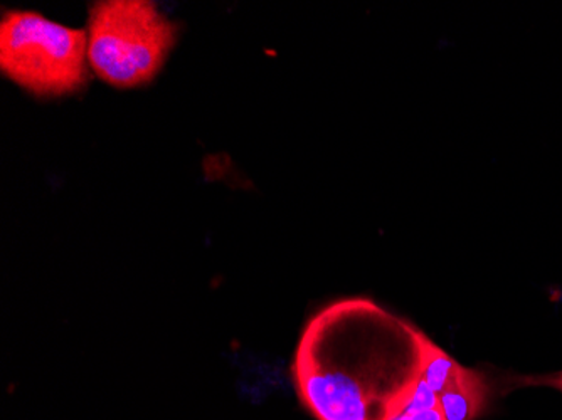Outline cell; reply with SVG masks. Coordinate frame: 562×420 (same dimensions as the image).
<instances>
[{"instance_id": "6da1fadb", "label": "cell", "mask_w": 562, "mask_h": 420, "mask_svg": "<svg viewBox=\"0 0 562 420\" xmlns=\"http://www.w3.org/2000/svg\"><path fill=\"white\" fill-rule=\"evenodd\" d=\"M416 331L369 299L327 306L293 363L305 409L317 420H393L419 381Z\"/></svg>"}, {"instance_id": "7a4b0ae2", "label": "cell", "mask_w": 562, "mask_h": 420, "mask_svg": "<svg viewBox=\"0 0 562 420\" xmlns=\"http://www.w3.org/2000/svg\"><path fill=\"white\" fill-rule=\"evenodd\" d=\"M88 65L119 90L144 87L159 75L177 27L150 0H100L88 19Z\"/></svg>"}, {"instance_id": "3957f363", "label": "cell", "mask_w": 562, "mask_h": 420, "mask_svg": "<svg viewBox=\"0 0 562 420\" xmlns=\"http://www.w3.org/2000/svg\"><path fill=\"white\" fill-rule=\"evenodd\" d=\"M0 69L34 97L78 93L88 83V33L37 12L9 11L0 22Z\"/></svg>"}, {"instance_id": "277c9868", "label": "cell", "mask_w": 562, "mask_h": 420, "mask_svg": "<svg viewBox=\"0 0 562 420\" xmlns=\"http://www.w3.org/2000/svg\"><path fill=\"white\" fill-rule=\"evenodd\" d=\"M488 402V385L482 372L460 365L451 384L438 394L445 420H475Z\"/></svg>"}, {"instance_id": "5b68a950", "label": "cell", "mask_w": 562, "mask_h": 420, "mask_svg": "<svg viewBox=\"0 0 562 420\" xmlns=\"http://www.w3.org/2000/svg\"><path fill=\"white\" fill-rule=\"evenodd\" d=\"M419 352V378L431 388L441 394L457 375L462 363L448 355L435 341L429 340L422 330L416 331Z\"/></svg>"}, {"instance_id": "8992f818", "label": "cell", "mask_w": 562, "mask_h": 420, "mask_svg": "<svg viewBox=\"0 0 562 420\" xmlns=\"http://www.w3.org/2000/svg\"><path fill=\"white\" fill-rule=\"evenodd\" d=\"M519 385H536V387H551L562 391V372L551 375H542V377H524L520 378Z\"/></svg>"}, {"instance_id": "52a82bcc", "label": "cell", "mask_w": 562, "mask_h": 420, "mask_svg": "<svg viewBox=\"0 0 562 420\" xmlns=\"http://www.w3.org/2000/svg\"><path fill=\"white\" fill-rule=\"evenodd\" d=\"M393 420H445L440 407L437 409L418 410V412H401Z\"/></svg>"}]
</instances>
